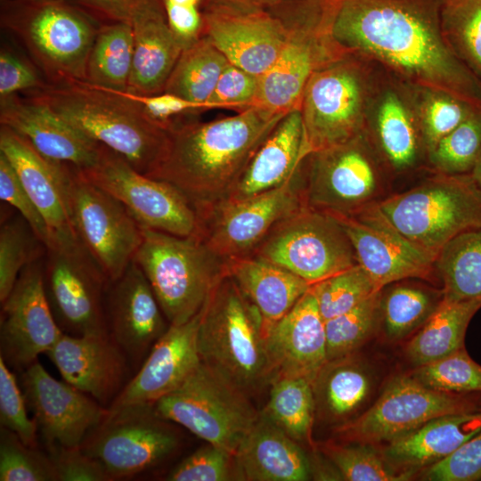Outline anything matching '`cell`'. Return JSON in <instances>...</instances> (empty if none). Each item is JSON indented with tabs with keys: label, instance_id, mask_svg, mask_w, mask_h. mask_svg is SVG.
<instances>
[{
	"label": "cell",
	"instance_id": "17",
	"mask_svg": "<svg viewBox=\"0 0 481 481\" xmlns=\"http://www.w3.org/2000/svg\"><path fill=\"white\" fill-rule=\"evenodd\" d=\"M300 166L278 188L206 211L200 238L227 260L251 256L278 223L306 206Z\"/></svg>",
	"mask_w": 481,
	"mask_h": 481
},
{
	"label": "cell",
	"instance_id": "10",
	"mask_svg": "<svg viewBox=\"0 0 481 481\" xmlns=\"http://www.w3.org/2000/svg\"><path fill=\"white\" fill-rule=\"evenodd\" d=\"M251 256L283 267L311 286L358 264L341 222L307 206L278 223Z\"/></svg>",
	"mask_w": 481,
	"mask_h": 481
},
{
	"label": "cell",
	"instance_id": "25",
	"mask_svg": "<svg viewBox=\"0 0 481 481\" xmlns=\"http://www.w3.org/2000/svg\"><path fill=\"white\" fill-rule=\"evenodd\" d=\"M331 15L314 29L289 35L274 63L260 77L253 106L275 113L299 108L306 86L314 71L346 52L335 42L321 38L330 35Z\"/></svg>",
	"mask_w": 481,
	"mask_h": 481
},
{
	"label": "cell",
	"instance_id": "22",
	"mask_svg": "<svg viewBox=\"0 0 481 481\" xmlns=\"http://www.w3.org/2000/svg\"><path fill=\"white\" fill-rule=\"evenodd\" d=\"M200 317L201 311L182 324L169 325L136 374L107 407L108 412L154 404L178 387L200 366L202 362L198 346Z\"/></svg>",
	"mask_w": 481,
	"mask_h": 481
},
{
	"label": "cell",
	"instance_id": "36",
	"mask_svg": "<svg viewBox=\"0 0 481 481\" xmlns=\"http://www.w3.org/2000/svg\"><path fill=\"white\" fill-rule=\"evenodd\" d=\"M134 46V30L130 23H102L89 53L85 82L108 89L126 90Z\"/></svg>",
	"mask_w": 481,
	"mask_h": 481
},
{
	"label": "cell",
	"instance_id": "42",
	"mask_svg": "<svg viewBox=\"0 0 481 481\" xmlns=\"http://www.w3.org/2000/svg\"><path fill=\"white\" fill-rule=\"evenodd\" d=\"M441 26L452 50L481 79V0H444Z\"/></svg>",
	"mask_w": 481,
	"mask_h": 481
},
{
	"label": "cell",
	"instance_id": "6",
	"mask_svg": "<svg viewBox=\"0 0 481 481\" xmlns=\"http://www.w3.org/2000/svg\"><path fill=\"white\" fill-rule=\"evenodd\" d=\"M201 361L247 393L271 379L263 319L227 274L201 310Z\"/></svg>",
	"mask_w": 481,
	"mask_h": 481
},
{
	"label": "cell",
	"instance_id": "49",
	"mask_svg": "<svg viewBox=\"0 0 481 481\" xmlns=\"http://www.w3.org/2000/svg\"><path fill=\"white\" fill-rule=\"evenodd\" d=\"M1 481H58L49 455L26 444L15 433L0 428Z\"/></svg>",
	"mask_w": 481,
	"mask_h": 481
},
{
	"label": "cell",
	"instance_id": "18",
	"mask_svg": "<svg viewBox=\"0 0 481 481\" xmlns=\"http://www.w3.org/2000/svg\"><path fill=\"white\" fill-rule=\"evenodd\" d=\"M63 334L50 307L40 259L26 266L1 303L0 356L23 371L46 354Z\"/></svg>",
	"mask_w": 481,
	"mask_h": 481
},
{
	"label": "cell",
	"instance_id": "31",
	"mask_svg": "<svg viewBox=\"0 0 481 481\" xmlns=\"http://www.w3.org/2000/svg\"><path fill=\"white\" fill-rule=\"evenodd\" d=\"M481 430V412L439 416L388 443L381 451L400 472L415 475L449 456Z\"/></svg>",
	"mask_w": 481,
	"mask_h": 481
},
{
	"label": "cell",
	"instance_id": "43",
	"mask_svg": "<svg viewBox=\"0 0 481 481\" xmlns=\"http://www.w3.org/2000/svg\"><path fill=\"white\" fill-rule=\"evenodd\" d=\"M382 289L351 310L325 321L328 362L354 353L380 324Z\"/></svg>",
	"mask_w": 481,
	"mask_h": 481
},
{
	"label": "cell",
	"instance_id": "1",
	"mask_svg": "<svg viewBox=\"0 0 481 481\" xmlns=\"http://www.w3.org/2000/svg\"><path fill=\"white\" fill-rule=\"evenodd\" d=\"M444 1L338 0L330 36L347 53L375 61L405 83L481 111V79L443 34Z\"/></svg>",
	"mask_w": 481,
	"mask_h": 481
},
{
	"label": "cell",
	"instance_id": "32",
	"mask_svg": "<svg viewBox=\"0 0 481 481\" xmlns=\"http://www.w3.org/2000/svg\"><path fill=\"white\" fill-rule=\"evenodd\" d=\"M228 275L258 310L265 332L310 289L306 281L256 256L229 259Z\"/></svg>",
	"mask_w": 481,
	"mask_h": 481
},
{
	"label": "cell",
	"instance_id": "40",
	"mask_svg": "<svg viewBox=\"0 0 481 481\" xmlns=\"http://www.w3.org/2000/svg\"><path fill=\"white\" fill-rule=\"evenodd\" d=\"M315 410L310 380L293 376L271 379L269 399L262 413L291 438L310 443Z\"/></svg>",
	"mask_w": 481,
	"mask_h": 481
},
{
	"label": "cell",
	"instance_id": "44",
	"mask_svg": "<svg viewBox=\"0 0 481 481\" xmlns=\"http://www.w3.org/2000/svg\"><path fill=\"white\" fill-rule=\"evenodd\" d=\"M45 247L20 216L0 229V301L5 300L21 271L41 258Z\"/></svg>",
	"mask_w": 481,
	"mask_h": 481
},
{
	"label": "cell",
	"instance_id": "8",
	"mask_svg": "<svg viewBox=\"0 0 481 481\" xmlns=\"http://www.w3.org/2000/svg\"><path fill=\"white\" fill-rule=\"evenodd\" d=\"M153 406L163 419L233 454L259 416L246 392L203 362Z\"/></svg>",
	"mask_w": 481,
	"mask_h": 481
},
{
	"label": "cell",
	"instance_id": "39",
	"mask_svg": "<svg viewBox=\"0 0 481 481\" xmlns=\"http://www.w3.org/2000/svg\"><path fill=\"white\" fill-rule=\"evenodd\" d=\"M375 131L382 153L392 167L405 170L415 164L420 126L397 93L387 91L380 98L375 115Z\"/></svg>",
	"mask_w": 481,
	"mask_h": 481
},
{
	"label": "cell",
	"instance_id": "41",
	"mask_svg": "<svg viewBox=\"0 0 481 481\" xmlns=\"http://www.w3.org/2000/svg\"><path fill=\"white\" fill-rule=\"evenodd\" d=\"M443 298L424 287L396 284L381 295L380 324L386 337L399 340L421 327Z\"/></svg>",
	"mask_w": 481,
	"mask_h": 481
},
{
	"label": "cell",
	"instance_id": "2",
	"mask_svg": "<svg viewBox=\"0 0 481 481\" xmlns=\"http://www.w3.org/2000/svg\"><path fill=\"white\" fill-rule=\"evenodd\" d=\"M285 114L250 106L209 122L179 121L168 130L164 154L148 176L179 190L200 217L227 199Z\"/></svg>",
	"mask_w": 481,
	"mask_h": 481
},
{
	"label": "cell",
	"instance_id": "21",
	"mask_svg": "<svg viewBox=\"0 0 481 481\" xmlns=\"http://www.w3.org/2000/svg\"><path fill=\"white\" fill-rule=\"evenodd\" d=\"M336 217L351 240L358 265L378 289L409 278L430 276L435 260L394 230L374 204L354 216Z\"/></svg>",
	"mask_w": 481,
	"mask_h": 481
},
{
	"label": "cell",
	"instance_id": "50",
	"mask_svg": "<svg viewBox=\"0 0 481 481\" xmlns=\"http://www.w3.org/2000/svg\"><path fill=\"white\" fill-rule=\"evenodd\" d=\"M424 94L419 109V126L428 153L442 138L477 110L444 94L424 92Z\"/></svg>",
	"mask_w": 481,
	"mask_h": 481
},
{
	"label": "cell",
	"instance_id": "11",
	"mask_svg": "<svg viewBox=\"0 0 481 481\" xmlns=\"http://www.w3.org/2000/svg\"><path fill=\"white\" fill-rule=\"evenodd\" d=\"M45 255V289L62 332L109 334L105 294L110 281L80 239L53 240Z\"/></svg>",
	"mask_w": 481,
	"mask_h": 481
},
{
	"label": "cell",
	"instance_id": "62",
	"mask_svg": "<svg viewBox=\"0 0 481 481\" xmlns=\"http://www.w3.org/2000/svg\"><path fill=\"white\" fill-rule=\"evenodd\" d=\"M175 4L187 5V6H197L200 0H167Z\"/></svg>",
	"mask_w": 481,
	"mask_h": 481
},
{
	"label": "cell",
	"instance_id": "59",
	"mask_svg": "<svg viewBox=\"0 0 481 481\" xmlns=\"http://www.w3.org/2000/svg\"><path fill=\"white\" fill-rule=\"evenodd\" d=\"M119 92L137 103L147 117L167 131L179 122L175 120V118L191 114L199 110H205L198 103L167 92L156 94H139L128 91Z\"/></svg>",
	"mask_w": 481,
	"mask_h": 481
},
{
	"label": "cell",
	"instance_id": "12",
	"mask_svg": "<svg viewBox=\"0 0 481 481\" xmlns=\"http://www.w3.org/2000/svg\"><path fill=\"white\" fill-rule=\"evenodd\" d=\"M481 412V393H447L427 387L411 374L393 377L376 402L338 436L352 443H388L439 416Z\"/></svg>",
	"mask_w": 481,
	"mask_h": 481
},
{
	"label": "cell",
	"instance_id": "20",
	"mask_svg": "<svg viewBox=\"0 0 481 481\" xmlns=\"http://www.w3.org/2000/svg\"><path fill=\"white\" fill-rule=\"evenodd\" d=\"M105 316L109 335L135 365L143 362L169 327L150 282L134 260L109 282Z\"/></svg>",
	"mask_w": 481,
	"mask_h": 481
},
{
	"label": "cell",
	"instance_id": "47",
	"mask_svg": "<svg viewBox=\"0 0 481 481\" xmlns=\"http://www.w3.org/2000/svg\"><path fill=\"white\" fill-rule=\"evenodd\" d=\"M428 154L441 174H470L481 155V112L470 115Z\"/></svg>",
	"mask_w": 481,
	"mask_h": 481
},
{
	"label": "cell",
	"instance_id": "57",
	"mask_svg": "<svg viewBox=\"0 0 481 481\" xmlns=\"http://www.w3.org/2000/svg\"><path fill=\"white\" fill-rule=\"evenodd\" d=\"M102 23L134 21L148 13L165 11L163 0H66Z\"/></svg>",
	"mask_w": 481,
	"mask_h": 481
},
{
	"label": "cell",
	"instance_id": "48",
	"mask_svg": "<svg viewBox=\"0 0 481 481\" xmlns=\"http://www.w3.org/2000/svg\"><path fill=\"white\" fill-rule=\"evenodd\" d=\"M421 384L447 393H481V365L465 346L435 362L415 367L410 373Z\"/></svg>",
	"mask_w": 481,
	"mask_h": 481
},
{
	"label": "cell",
	"instance_id": "54",
	"mask_svg": "<svg viewBox=\"0 0 481 481\" xmlns=\"http://www.w3.org/2000/svg\"><path fill=\"white\" fill-rule=\"evenodd\" d=\"M0 198L20 213L45 247L50 238L47 224L12 166L2 152H0Z\"/></svg>",
	"mask_w": 481,
	"mask_h": 481
},
{
	"label": "cell",
	"instance_id": "26",
	"mask_svg": "<svg viewBox=\"0 0 481 481\" xmlns=\"http://www.w3.org/2000/svg\"><path fill=\"white\" fill-rule=\"evenodd\" d=\"M265 349L271 379L293 376L314 382L328 358L325 321L311 288L266 331Z\"/></svg>",
	"mask_w": 481,
	"mask_h": 481
},
{
	"label": "cell",
	"instance_id": "27",
	"mask_svg": "<svg viewBox=\"0 0 481 481\" xmlns=\"http://www.w3.org/2000/svg\"><path fill=\"white\" fill-rule=\"evenodd\" d=\"M46 355L64 381L103 406L124 387L128 360L109 334L63 333Z\"/></svg>",
	"mask_w": 481,
	"mask_h": 481
},
{
	"label": "cell",
	"instance_id": "51",
	"mask_svg": "<svg viewBox=\"0 0 481 481\" xmlns=\"http://www.w3.org/2000/svg\"><path fill=\"white\" fill-rule=\"evenodd\" d=\"M166 480L229 481L243 478L235 455L208 443L177 464Z\"/></svg>",
	"mask_w": 481,
	"mask_h": 481
},
{
	"label": "cell",
	"instance_id": "34",
	"mask_svg": "<svg viewBox=\"0 0 481 481\" xmlns=\"http://www.w3.org/2000/svg\"><path fill=\"white\" fill-rule=\"evenodd\" d=\"M480 308L481 301H458L443 298L436 309L407 344V359L418 367L463 347L468 326Z\"/></svg>",
	"mask_w": 481,
	"mask_h": 481
},
{
	"label": "cell",
	"instance_id": "7",
	"mask_svg": "<svg viewBox=\"0 0 481 481\" xmlns=\"http://www.w3.org/2000/svg\"><path fill=\"white\" fill-rule=\"evenodd\" d=\"M383 219L434 260L452 239L481 227V190L470 174H439L374 203Z\"/></svg>",
	"mask_w": 481,
	"mask_h": 481
},
{
	"label": "cell",
	"instance_id": "33",
	"mask_svg": "<svg viewBox=\"0 0 481 481\" xmlns=\"http://www.w3.org/2000/svg\"><path fill=\"white\" fill-rule=\"evenodd\" d=\"M132 27L134 56L125 91L139 94L162 93L184 46L170 29L165 11L143 15Z\"/></svg>",
	"mask_w": 481,
	"mask_h": 481
},
{
	"label": "cell",
	"instance_id": "24",
	"mask_svg": "<svg viewBox=\"0 0 481 481\" xmlns=\"http://www.w3.org/2000/svg\"><path fill=\"white\" fill-rule=\"evenodd\" d=\"M0 124L21 135L45 158L79 170L94 166L103 149L47 104L28 95L0 99Z\"/></svg>",
	"mask_w": 481,
	"mask_h": 481
},
{
	"label": "cell",
	"instance_id": "45",
	"mask_svg": "<svg viewBox=\"0 0 481 481\" xmlns=\"http://www.w3.org/2000/svg\"><path fill=\"white\" fill-rule=\"evenodd\" d=\"M370 444H339L325 443L321 451L348 481H404L413 475L400 472L391 466Z\"/></svg>",
	"mask_w": 481,
	"mask_h": 481
},
{
	"label": "cell",
	"instance_id": "29",
	"mask_svg": "<svg viewBox=\"0 0 481 481\" xmlns=\"http://www.w3.org/2000/svg\"><path fill=\"white\" fill-rule=\"evenodd\" d=\"M308 155L299 108L287 112L250 159L224 201H239L283 185Z\"/></svg>",
	"mask_w": 481,
	"mask_h": 481
},
{
	"label": "cell",
	"instance_id": "60",
	"mask_svg": "<svg viewBox=\"0 0 481 481\" xmlns=\"http://www.w3.org/2000/svg\"><path fill=\"white\" fill-rule=\"evenodd\" d=\"M167 24L184 48L200 39L202 20L197 6L175 4L163 0Z\"/></svg>",
	"mask_w": 481,
	"mask_h": 481
},
{
	"label": "cell",
	"instance_id": "52",
	"mask_svg": "<svg viewBox=\"0 0 481 481\" xmlns=\"http://www.w3.org/2000/svg\"><path fill=\"white\" fill-rule=\"evenodd\" d=\"M22 388L11 368L0 356V424L15 433L26 444L37 447L38 427L27 413Z\"/></svg>",
	"mask_w": 481,
	"mask_h": 481
},
{
	"label": "cell",
	"instance_id": "30",
	"mask_svg": "<svg viewBox=\"0 0 481 481\" xmlns=\"http://www.w3.org/2000/svg\"><path fill=\"white\" fill-rule=\"evenodd\" d=\"M234 455L243 480L306 481L312 477L303 449L262 412Z\"/></svg>",
	"mask_w": 481,
	"mask_h": 481
},
{
	"label": "cell",
	"instance_id": "61",
	"mask_svg": "<svg viewBox=\"0 0 481 481\" xmlns=\"http://www.w3.org/2000/svg\"><path fill=\"white\" fill-rule=\"evenodd\" d=\"M478 188L481 190V155L470 173Z\"/></svg>",
	"mask_w": 481,
	"mask_h": 481
},
{
	"label": "cell",
	"instance_id": "35",
	"mask_svg": "<svg viewBox=\"0 0 481 481\" xmlns=\"http://www.w3.org/2000/svg\"><path fill=\"white\" fill-rule=\"evenodd\" d=\"M316 405L332 420H346L366 402L372 388L368 369L353 355L329 361L313 382Z\"/></svg>",
	"mask_w": 481,
	"mask_h": 481
},
{
	"label": "cell",
	"instance_id": "55",
	"mask_svg": "<svg viewBox=\"0 0 481 481\" xmlns=\"http://www.w3.org/2000/svg\"><path fill=\"white\" fill-rule=\"evenodd\" d=\"M47 81L29 59L11 47L2 45L0 50V99L18 93H29L44 88Z\"/></svg>",
	"mask_w": 481,
	"mask_h": 481
},
{
	"label": "cell",
	"instance_id": "56",
	"mask_svg": "<svg viewBox=\"0 0 481 481\" xmlns=\"http://www.w3.org/2000/svg\"><path fill=\"white\" fill-rule=\"evenodd\" d=\"M55 468L58 481H109L112 480L103 465L85 452L81 446L47 445Z\"/></svg>",
	"mask_w": 481,
	"mask_h": 481
},
{
	"label": "cell",
	"instance_id": "14",
	"mask_svg": "<svg viewBox=\"0 0 481 481\" xmlns=\"http://www.w3.org/2000/svg\"><path fill=\"white\" fill-rule=\"evenodd\" d=\"M306 206L336 216H354L377 202L381 183L364 134L309 153L300 166Z\"/></svg>",
	"mask_w": 481,
	"mask_h": 481
},
{
	"label": "cell",
	"instance_id": "5",
	"mask_svg": "<svg viewBox=\"0 0 481 481\" xmlns=\"http://www.w3.org/2000/svg\"><path fill=\"white\" fill-rule=\"evenodd\" d=\"M146 276L170 325L198 314L228 274V260L201 238L142 228L133 259Z\"/></svg>",
	"mask_w": 481,
	"mask_h": 481
},
{
	"label": "cell",
	"instance_id": "53",
	"mask_svg": "<svg viewBox=\"0 0 481 481\" xmlns=\"http://www.w3.org/2000/svg\"><path fill=\"white\" fill-rule=\"evenodd\" d=\"M429 481H477L481 479V430L444 460L424 469Z\"/></svg>",
	"mask_w": 481,
	"mask_h": 481
},
{
	"label": "cell",
	"instance_id": "46",
	"mask_svg": "<svg viewBox=\"0 0 481 481\" xmlns=\"http://www.w3.org/2000/svg\"><path fill=\"white\" fill-rule=\"evenodd\" d=\"M311 290L322 318L327 321L351 310L381 289L357 264L312 285Z\"/></svg>",
	"mask_w": 481,
	"mask_h": 481
},
{
	"label": "cell",
	"instance_id": "23",
	"mask_svg": "<svg viewBox=\"0 0 481 481\" xmlns=\"http://www.w3.org/2000/svg\"><path fill=\"white\" fill-rule=\"evenodd\" d=\"M0 152L9 160L42 214L50 232L48 243L55 239L79 238L69 200L71 165L45 158L25 138L3 125L0 126Z\"/></svg>",
	"mask_w": 481,
	"mask_h": 481
},
{
	"label": "cell",
	"instance_id": "37",
	"mask_svg": "<svg viewBox=\"0 0 481 481\" xmlns=\"http://www.w3.org/2000/svg\"><path fill=\"white\" fill-rule=\"evenodd\" d=\"M434 266L443 282V298L481 301V227L452 239L436 257Z\"/></svg>",
	"mask_w": 481,
	"mask_h": 481
},
{
	"label": "cell",
	"instance_id": "16",
	"mask_svg": "<svg viewBox=\"0 0 481 481\" xmlns=\"http://www.w3.org/2000/svg\"><path fill=\"white\" fill-rule=\"evenodd\" d=\"M69 200L77 233L109 281L133 261L142 227L125 206L71 166Z\"/></svg>",
	"mask_w": 481,
	"mask_h": 481
},
{
	"label": "cell",
	"instance_id": "9",
	"mask_svg": "<svg viewBox=\"0 0 481 481\" xmlns=\"http://www.w3.org/2000/svg\"><path fill=\"white\" fill-rule=\"evenodd\" d=\"M355 61L345 53L321 65L310 77L299 105L308 154L364 134L369 85Z\"/></svg>",
	"mask_w": 481,
	"mask_h": 481
},
{
	"label": "cell",
	"instance_id": "28",
	"mask_svg": "<svg viewBox=\"0 0 481 481\" xmlns=\"http://www.w3.org/2000/svg\"><path fill=\"white\" fill-rule=\"evenodd\" d=\"M206 36L227 61L256 77L276 61L289 35L274 19L262 13L210 12Z\"/></svg>",
	"mask_w": 481,
	"mask_h": 481
},
{
	"label": "cell",
	"instance_id": "15",
	"mask_svg": "<svg viewBox=\"0 0 481 481\" xmlns=\"http://www.w3.org/2000/svg\"><path fill=\"white\" fill-rule=\"evenodd\" d=\"M167 422L153 404L126 407L108 412L81 448L103 465L112 480L132 477L154 468L176 450L179 439Z\"/></svg>",
	"mask_w": 481,
	"mask_h": 481
},
{
	"label": "cell",
	"instance_id": "4",
	"mask_svg": "<svg viewBox=\"0 0 481 481\" xmlns=\"http://www.w3.org/2000/svg\"><path fill=\"white\" fill-rule=\"evenodd\" d=\"M0 25L24 47L48 84L86 81L101 25L66 0H0Z\"/></svg>",
	"mask_w": 481,
	"mask_h": 481
},
{
	"label": "cell",
	"instance_id": "38",
	"mask_svg": "<svg viewBox=\"0 0 481 481\" xmlns=\"http://www.w3.org/2000/svg\"><path fill=\"white\" fill-rule=\"evenodd\" d=\"M228 63L207 37H201L183 50L164 92L209 109L208 102Z\"/></svg>",
	"mask_w": 481,
	"mask_h": 481
},
{
	"label": "cell",
	"instance_id": "58",
	"mask_svg": "<svg viewBox=\"0 0 481 481\" xmlns=\"http://www.w3.org/2000/svg\"><path fill=\"white\" fill-rule=\"evenodd\" d=\"M257 89L258 77L229 62L217 81L208 106H253Z\"/></svg>",
	"mask_w": 481,
	"mask_h": 481
},
{
	"label": "cell",
	"instance_id": "19",
	"mask_svg": "<svg viewBox=\"0 0 481 481\" xmlns=\"http://www.w3.org/2000/svg\"><path fill=\"white\" fill-rule=\"evenodd\" d=\"M20 382L45 446H81L108 413L88 395L51 376L37 360L22 371Z\"/></svg>",
	"mask_w": 481,
	"mask_h": 481
},
{
	"label": "cell",
	"instance_id": "13",
	"mask_svg": "<svg viewBox=\"0 0 481 481\" xmlns=\"http://www.w3.org/2000/svg\"><path fill=\"white\" fill-rule=\"evenodd\" d=\"M79 171L122 203L142 228L200 238V215L179 190L140 173L110 149L103 146L98 162Z\"/></svg>",
	"mask_w": 481,
	"mask_h": 481
},
{
	"label": "cell",
	"instance_id": "3",
	"mask_svg": "<svg viewBox=\"0 0 481 481\" xmlns=\"http://www.w3.org/2000/svg\"><path fill=\"white\" fill-rule=\"evenodd\" d=\"M25 94L47 104L82 134L118 154L143 175L151 174L164 154L168 131L118 90L76 81L47 84Z\"/></svg>",
	"mask_w": 481,
	"mask_h": 481
}]
</instances>
